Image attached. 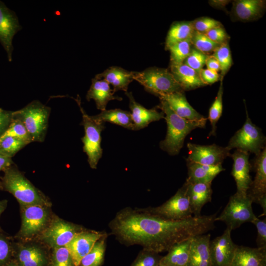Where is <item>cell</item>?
I'll return each mask as SVG.
<instances>
[{
    "instance_id": "obj_34",
    "label": "cell",
    "mask_w": 266,
    "mask_h": 266,
    "mask_svg": "<svg viewBox=\"0 0 266 266\" xmlns=\"http://www.w3.org/2000/svg\"><path fill=\"white\" fill-rule=\"evenodd\" d=\"M210 55L218 62L220 66L221 78L223 79L233 64L229 42L221 44Z\"/></svg>"
},
{
    "instance_id": "obj_30",
    "label": "cell",
    "mask_w": 266,
    "mask_h": 266,
    "mask_svg": "<svg viewBox=\"0 0 266 266\" xmlns=\"http://www.w3.org/2000/svg\"><path fill=\"white\" fill-rule=\"evenodd\" d=\"M97 121L109 122L122 126L125 128L134 130V125L132 119L131 112L117 108L105 110L96 115L92 116Z\"/></svg>"
},
{
    "instance_id": "obj_53",
    "label": "cell",
    "mask_w": 266,
    "mask_h": 266,
    "mask_svg": "<svg viewBox=\"0 0 266 266\" xmlns=\"http://www.w3.org/2000/svg\"><path fill=\"white\" fill-rule=\"evenodd\" d=\"M0 190H2V186L1 184V181H0Z\"/></svg>"
},
{
    "instance_id": "obj_45",
    "label": "cell",
    "mask_w": 266,
    "mask_h": 266,
    "mask_svg": "<svg viewBox=\"0 0 266 266\" xmlns=\"http://www.w3.org/2000/svg\"><path fill=\"white\" fill-rule=\"evenodd\" d=\"M257 230L256 243L258 247L266 246V220H260L258 218L251 222Z\"/></svg>"
},
{
    "instance_id": "obj_46",
    "label": "cell",
    "mask_w": 266,
    "mask_h": 266,
    "mask_svg": "<svg viewBox=\"0 0 266 266\" xmlns=\"http://www.w3.org/2000/svg\"><path fill=\"white\" fill-rule=\"evenodd\" d=\"M199 74L202 81L205 85L214 83L221 78L220 75L217 72L208 69H201Z\"/></svg>"
},
{
    "instance_id": "obj_1",
    "label": "cell",
    "mask_w": 266,
    "mask_h": 266,
    "mask_svg": "<svg viewBox=\"0 0 266 266\" xmlns=\"http://www.w3.org/2000/svg\"><path fill=\"white\" fill-rule=\"evenodd\" d=\"M217 213L179 220L166 219L145 208L126 207L109 224L112 233L125 245H139L157 253L214 228Z\"/></svg>"
},
{
    "instance_id": "obj_31",
    "label": "cell",
    "mask_w": 266,
    "mask_h": 266,
    "mask_svg": "<svg viewBox=\"0 0 266 266\" xmlns=\"http://www.w3.org/2000/svg\"><path fill=\"white\" fill-rule=\"evenodd\" d=\"M194 31L192 22H173L166 35L165 49L167 50L173 44L191 38Z\"/></svg>"
},
{
    "instance_id": "obj_5",
    "label": "cell",
    "mask_w": 266,
    "mask_h": 266,
    "mask_svg": "<svg viewBox=\"0 0 266 266\" xmlns=\"http://www.w3.org/2000/svg\"><path fill=\"white\" fill-rule=\"evenodd\" d=\"M132 73L133 80L143 86L146 91L158 97L174 92H184L169 69L151 67Z\"/></svg>"
},
{
    "instance_id": "obj_48",
    "label": "cell",
    "mask_w": 266,
    "mask_h": 266,
    "mask_svg": "<svg viewBox=\"0 0 266 266\" xmlns=\"http://www.w3.org/2000/svg\"><path fill=\"white\" fill-rule=\"evenodd\" d=\"M205 65L207 66V69L215 71L218 72L220 70V65L217 60L211 55H208L206 61Z\"/></svg>"
},
{
    "instance_id": "obj_17",
    "label": "cell",
    "mask_w": 266,
    "mask_h": 266,
    "mask_svg": "<svg viewBox=\"0 0 266 266\" xmlns=\"http://www.w3.org/2000/svg\"><path fill=\"white\" fill-rule=\"evenodd\" d=\"M106 235L105 233L86 230L76 234L66 246L75 266H79L81 259L91 251L96 242Z\"/></svg>"
},
{
    "instance_id": "obj_50",
    "label": "cell",
    "mask_w": 266,
    "mask_h": 266,
    "mask_svg": "<svg viewBox=\"0 0 266 266\" xmlns=\"http://www.w3.org/2000/svg\"><path fill=\"white\" fill-rule=\"evenodd\" d=\"M230 0H210L209 4L213 7L219 9H225L226 5L228 4Z\"/></svg>"
},
{
    "instance_id": "obj_44",
    "label": "cell",
    "mask_w": 266,
    "mask_h": 266,
    "mask_svg": "<svg viewBox=\"0 0 266 266\" xmlns=\"http://www.w3.org/2000/svg\"><path fill=\"white\" fill-rule=\"evenodd\" d=\"M205 34L212 41L219 44L229 42L230 39V36L223 26L213 28Z\"/></svg>"
},
{
    "instance_id": "obj_7",
    "label": "cell",
    "mask_w": 266,
    "mask_h": 266,
    "mask_svg": "<svg viewBox=\"0 0 266 266\" xmlns=\"http://www.w3.org/2000/svg\"><path fill=\"white\" fill-rule=\"evenodd\" d=\"M246 119L242 127L230 139L226 146L241 150L255 155L258 154L266 147V137L261 129L252 123L245 105Z\"/></svg>"
},
{
    "instance_id": "obj_35",
    "label": "cell",
    "mask_w": 266,
    "mask_h": 266,
    "mask_svg": "<svg viewBox=\"0 0 266 266\" xmlns=\"http://www.w3.org/2000/svg\"><path fill=\"white\" fill-rule=\"evenodd\" d=\"M192 45L201 52L210 55L221 44L213 42L205 34L194 30L191 37Z\"/></svg>"
},
{
    "instance_id": "obj_23",
    "label": "cell",
    "mask_w": 266,
    "mask_h": 266,
    "mask_svg": "<svg viewBox=\"0 0 266 266\" xmlns=\"http://www.w3.org/2000/svg\"><path fill=\"white\" fill-rule=\"evenodd\" d=\"M230 266H266V246L237 245Z\"/></svg>"
},
{
    "instance_id": "obj_27",
    "label": "cell",
    "mask_w": 266,
    "mask_h": 266,
    "mask_svg": "<svg viewBox=\"0 0 266 266\" xmlns=\"http://www.w3.org/2000/svg\"><path fill=\"white\" fill-rule=\"evenodd\" d=\"M95 76L112 85L114 93L119 90L127 92L129 85L133 80L132 71L116 66H111Z\"/></svg>"
},
{
    "instance_id": "obj_20",
    "label": "cell",
    "mask_w": 266,
    "mask_h": 266,
    "mask_svg": "<svg viewBox=\"0 0 266 266\" xmlns=\"http://www.w3.org/2000/svg\"><path fill=\"white\" fill-rule=\"evenodd\" d=\"M13 256L20 266H48L49 259L46 252L36 245H19L13 250Z\"/></svg>"
},
{
    "instance_id": "obj_9",
    "label": "cell",
    "mask_w": 266,
    "mask_h": 266,
    "mask_svg": "<svg viewBox=\"0 0 266 266\" xmlns=\"http://www.w3.org/2000/svg\"><path fill=\"white\" fill-rule=\"evenodd\" d=\"M145 209L152 214L171 220H182L193 216L185 183L174 196L162 205Z\"/></svg>"
},
{
    "instance_id": "obj_15",
    "label": "cell",
    "mask_w": 266,
    "mask_h": 266,
    "mask_svg": "<svg viewBox=\"0 0 266 266\" xmlns=\"http://www.w3.org/2000/svg\"><path fill=\"white\" fill-rule=\"evenodd\" d=\"M231 231L227 228L222 235L210 241L209 249L212 266H230L237 246L232 239Z\"/></svg>"
},
{
    "instance_id": "obj_3",
    "label": "cell",
    "mask_w": 266,
    "mask_h": 266,
    "mask_svg": "<svg viewBox=\"0 0 266 266\" xmlns=\"http://www.w3.org/2000/svg\"><path fill=\"white\" fill-rule=\"evenodd\" d=\"M3 172L2 190L11 194L21 205L50 206V203L45 197L25 177L14 163Z\"/></svg>"
},
{
    "instance_id": "obj_29",
    "label": "cell",
    "mask_w": 266,
    "mask_h": 266,
    "mask_svg": "<svg viewBox=\"0 0 266 266\" xmlns=\"http://www.w3.org/2000/svg\"><path fill=\"white\" fill-rule=\"evenodd\" d=\"M191 239H188L173 246L167 254L162 257L159 266H187Z\"/></svg>"
},
{
    "instance_id": "obj_37",
    "label": "cell",
    "mask_w": 266,
    "mask_h": 266,
    "mask_svg": "<svg viewBox=\"0 0 266 266\" xmlns=\"http://www.w3.org/2000/svg\"><path fill=\"white\" fill-rule=\"evenodd\" d=\"M28 144L15 137L3 135L0 137V153L12 158L18 151Z\"/></svg>"
},
{
    "instance_id": "obj_14",
    "label": "cell",
    "mask_w": 266,
    "mask_h": 266,
    "mask_svg": "<svg viewBox=\"0 0 266 266\" xmlns=\"http://www.w3.org/2000/svg\"><path fill=\"white\" fill-rule=\"evenodd\" d=\"M22 27L15 13L0 1V42L6 52L9 62L12 60V40Z\"/></svg>"
},
{
    "instance_id": "obj_16",
    "label": "cell",
    "mask_w": 266,
    "mask_h": 266,
    "mask_svg": "<svg viewBox=\"0 0 266 266\" xmlns=\"http://www.w3.org/2000/svg\"><path fill=\"white\" fill-rule=\"evenodd\" d=\"M249 155L250 153L237 149L230 155L233 161L231 174L236 183L235 193L243 196H247L252 181L250 175L252 166Z\"/></svg>"
},
{
    "instance_id": "obj_28",
    "label": "cell",
    "mask_w": 266,
    "mask_h": 266,
    "mask_svg": "<svg viewBox=\"0 0 266 266\" xmlns=\"http://www.w3.org/2000/svg\"><path fill=\"white\" fill-rule=\"evenodd\" d=\"M189 182H202L212 183L214 178L221 172L225 170L222 165L208 166L186 161Z\"/></svg>"
},
{
    "instance_id": "obj_42",
    "label": "cell",
    "mask_w": 266,
    "mask_h": 266,
    "mask_svg": "<svg viewBox=\"0 0 266 266\" xmlns=\"http://www.w3.org/2000/svg\"><path fill=\"white\" fill-rule=\"evenodd\" d=\"M191 22L194 30L204 34L213 28L223 26L219 21L206 17H200Z\"/></svg>"
},
{
    "instance_id": "obj_41",
    "label": "cell",
    "mask_w": 266,
    "mask_h": 266,
    "mask_svg": "<svg viewBox=\"0 0 266 266\" xmlns=\"http://www.w3.org/2000/svg\"><path fill=\"white\" fill-rule=\"evenodd\" d=\"M208 56V55L201 52L192 46L189 55L183 63L199 73Z\"/></svg>"
},
{
    "instance_id": "obj_52",
    "label": "cell",
    "mask_w": 266,
    "mask_h": 266,
    "mask_svg": "<svg viewBox=\"0 0 266 266\" xmlns=\"http://www.w3.org/2000/svg\"><path fill=\"white\" fill-rule=\"evenodd\" d=\"M3 266H20L13 259Z\"/></svg>"
},
{
    "instance_id": "obj_8",
    "label": "cell",
    "mask_w": 266,
    "mask_h": 266,
    "mask_svg": "<svg viewBox=\"0 0 266 266\" xmlns=\"http://www.w3.org/2000/svg\"><path fill=\"white\" fill-rule=\"evenodd\" d=\"M252 203L247 196L235 193L230 198L227 205L215 220L225 222L232 231L244 223H251L257 218L253 213Z\"/></svg>"
},
{
    "instance_id": "obj_2",
    "label": "cell",
    "mask_w": 266,
    "mask_h": 266,
    "mask_svg": "<svg viewBox=\"0 0 266 266\" xmlns=\"http://www.w3.org/2000/svg\"><path fill=\"white\" fill-rule=\"evenodd\" d=\"M162 110L167 124V132L165 138L160 143L161 149L170 155H176L182 148L185 138L193 130L204 128L207 121H192L177 115L166 101L160 100L156 107Z\"/></svg>"
},
{
    "instance_id": "obj_21",
    "label": "cell",
    "mask_w": 266,
    "mask_h": 266,
    "mask_svg": "<svg viewBox=\"0 0 266 266\" xmlns=\"http://www.w3.org/2000/svg\"><path fill=\"white\" fill-rule=\"evenodd\" d=\"M129 100V107L134 125V130H138L147 127L150 123L164 118V113L157 108L147 109L136 102L132 92H125Z\"/></svg>"
},
{
    "instance_id": "obj_25",
    "label": "cell",
    "mask_w": 266,
    "mask_h": 266,
    "mask_svg": "<svg viewBox=\"0 0 266 266\" xmlns=\"http://www.w3.org/2000/svg\"><path fill=\"white\" fill-rule=\"evenodd\" d=\"M188 195L194 216H200L203 206L211 200V184L202 182H189L186 181Z\"/></svg>"
},
{
    "instance_id": "obj_4",
    "label": "cell",
    "mask_w": 266,
    "mask_h": 266,
    "mask_svg": "<svg viewBox=\"0 0 266 266\" xmlns=\"http://www.w3.org/2000/svg\"><path fill=\"white\" fill-rule=\"evenodd\" d=\"M51 109L38 100H33L22 109L13 111V117L20 120L32 142L44 141L47 133Z\"/></svg>"
},
{
    "instance_id": "obj_43",
    "label": "cell",
    "mask_w": 266,
    "mask_h": 266,
    "mask_svg": "<svg viewBox=\"0 0 266 266\" xmlns=\"http://www.w3.org/2000/svg\"><path fill=\"white\" fill-rule=\"evenodd\" d=\"M13 247L9 239L0 233V266H3L12 259Z\"/></svg>"
},
{
    "instance_id": "obj_33",
    "label": "cell",
    "mask_w": 266,
    "mask_h": 266,
    "mask_svg": "<svg viewBox=\"0 0 266 266\" xmlns=\"http://www.w3.org/2000/svg\"><path fill=\"white\" fill-rule=\"evenodd\" d=\"M223 80L220 79V85L215 99L212 104L208 113V118L211 126V130L208 135L215 136L217 129V123L221 117L223 110Z\"/></svg>"
},
{
    "instance_id": "obj_32",
    "label": "cell",
    "mask_w": 266,
    "mask_h": 266,
    "mask_svg": "<svg viewBox=\"0 0 266 266\" xmlns=\"http://www.w3.org/2000/svg\"><path fill=\"white\" fill-rule=\"evenodd\" d=\"M107 235L96 242L91 251L80 261L79 266H101L104 259Z\"/></svg>"
},
{
    "instance_id": "obj_6",
    "label": "cell",
    "mask_w": 266,
    "mask_h": 266,
    "mask_svg": "<svg viewBox=\"0 0 266 266\" xmlns=\"http://www.w3.org/2000/svg\"><path fill=\"white\" fill-rule=\"evenodd\" d=\"M80 108L85 134L81 138L83 143V151L88 157V162L92 169H96L100 159L102 155L101 147V133L104 129V123L95 120L92 116L88 115L81 106L79 96L75 99Z\"/></svg>"
},
{
    "instance_id": "obj_13",
    "label": "cell",
    "mask_w": 266,
    "mask_h": 266,
    "mask_svg": "<svg viewBox=\"0 0 266 266\" xmlns=\"http://www.w3.org/2000/svg\"><path fill=\"white\" fill-rule=\"evenodd\" d=\"M188 156L186 161L208 166L222 165L225 158L230 156V150L226 146L215 144L201 145L188 143Z\"/></svg>"
},
{
    "instance_id": "obj_22",
    "label": "cell",
    "mask_w": 266,
    "mask_h": 266,
    "mask_svg": "<svg viewBox=\"0 0 266 266\" xmlns=\"http://www.w3.org/2000/svg\"><path fill=\"white\" fill-rule=\"evenodd\" d=\"M210 239V234H200L191 238L187 266H212Z\"/></svg>"
},
{
    "instance_id": "obj_18",
    "label": "cell",
    "mask_w": 266,
    "mask_h": 266,
    "mask_svg": "<svg viewBox=\"0 0 266 266\" xmlns=\"http://www.w3.org/2000/svg\"><path fill=\"white\" fill-rule=\"evenodd\" d=\"M265 9V0H236L233 2L230 15L232 21L250 22L262 17Z\"/></svg>"
},
{
    "instance_id": "obj_49",
    "label": "cell",
    "mask_w": 266,
    "mask_h": 266,
    "mask_svg": "<svg viewBox=\"0 0 266 266\" xmlns=\"http://www.w3.org/2000/svg\"><path fill=\"white\" fill-rule=\"evenodd\" d=\"M13 164L12 158L0 153V171H5Z\"/></svg>"
},
{
    "instance_id": "obj_36",
    "label": "cell",
    "mask_w": 266,
    "mask_h": 266,
    "mask_svg": "<svg viewBox=\"0 0 266 266\" xmlns=\"http://www.w3.org/2000/svg\"><path fill=\"white\" fill-rule=\"evenodd\" d=\"M192 45L191 38L176 43L167 50L170 52V64H180L183 63L189 55Z\"/></svg>"
},
{
    "instance_id": "obj_47",
    "label": "cell",
    "mask_w": 266,
    "mask_h": 266,
    "mask_svg": "<svg viewBox=\"0 0 266 266\" xmlns=\"http://www.w3.org/2000/svg\"><path fill=\"white\" fill-rule=\"evenodd\" d=\"M13 111L0 108V137L7 129L13 118Z\"/></svg>"
},
{
    "instance_id": "obj_51",
    "label": "cell",
    "mask_w": 266,
    "mask_h": 266,
    "mask_svg": "<svg viewBox=\"0 0 266 266\" xmlns=\"http://www.w3.org/2000/svg\"><path fill=\"white\" fill-rule=\"evenodd\" d=\"M7 204V200H0V216L2 213L6 209Z\"/></svg>"
},
{
    "instance_id": "obj_12",
    "label": "cell",
    "mask_w": 266,
    "mask_h": 266,
    "mask_svg": "<svg viewBox=\"0 0 266 266\" xmlns=\"http://www.w3.org/2000/svg\"><path fill=\"white\" fill-rule=\"evenodd\" d=\"M252 167L256 174L252 181L247 196L253 202L260 204L263 209V215L266 213V147L255 155Z\"/></svg>"
},
{
    "instance_id": "obj_40",
    "label": "cell",
    "mask_w": 266,
    "mask_h": 266,
    "mask_svg": "<svg viewBox=\"0 0 266 266\" xmlns=\"http://www.w3.org/2000/svg\"><path fill=\"white\" fill-rule=\"evenodd\" d=\"M162 257L159 253L142 249L131 266H159Z\"/></svg>"
},
{
    "instance_id": "obj_24",
    "label": "cell",
    "mask_w": 266,
    "mask_h": 266,
    "mask_svg": "<svg viewBox=\"0 0 266 266\" xmlns=\"http://www.w3.org/2000/svg\"><path fill=\"white\" fill-rule=\"evenodd\" d=\"M114 92L110 85L104 79L96 76L92 80V84L87 92L86 99L88 101L93 100L97 109L101 111L106 110L108 102L112 100L119 101L122 98L114 95Z\"/></svg>"
},
{
    "instance_id": "obj_10",
    "label": "cell",
    "mask_w": 266,
    "mask_h": 266,
    "mask_svg": "<svg viewBox=\"0 0 266 266\" xmlns=\"http://www.w3.org/2000/svg\"><path fill=\"white\" fill-rule=\"evenodd\" d=\"M21 226L19 235L30 238L43 231L49 218L48 206L41 205H21Z\"/></svg>"
},
{
    "instance_id": "obj_19",
    "label": "cell",
    "mask_w": 266,
    "mask_h": 266,
    "mask_svg": "<svg viewBox=\"0 0 266 266\" xmlns=\"http://www.w3.org/2000/svg\"><path fill=\"white\" fill-rule=\"evenodd\" d=\"M165 100L179 116L192 121H207V118L197 112L188 102L184 92H178L159 97Z\"/></svg>"
},
{
    "instance_id": "obj_26",
    "label": "cell",
    "mask_w": 266,
    "mask_h": 266,
    "mask_svg": "<svg viewBox=\"0 0 266 266\" xmlns=\"http://www.w3.org/2000/svg\"><path fill=\"white\" fill-rule=\"evenodd\" d=\"M169 68V70L184 91L205 86L200 74L183 63L170 64Z\"/></svg>"
},
{
    "instance_id": "obj_11",
    "label": "cell",
    "mask_w": 266,
    "mask_h": 266,
    "mask_svg": "<svg viewBox=\"0 0 266 266\" xmlns=\"http://www.w3.org/2000/svg\"><path fill=\"white\" fill-rule=\"evenodd\" d=\"M82 230L77 225L56 218L42 231L41 239L52 249L65 247Z\"/></svg>"
},
{
    "instance_id": "obj_39",
    "label": "cell",
    "mask_w": 266,
    "mask_h": 266,
    "mask_svg": "<svg viewBox=\"0 0 266 266\" xmlns=\"http://www.w3.org/2000/svg\"><path fill=\"white\" fill-rule=\"evenodd\" d=\"M3 135H9L17 138L27 144L32 142L31 138L23 123L13 117L12 121Z\"/></svg>"
},
{
    "instance_id": "obj_38",
    "label": "cell",
    "mask_w": 266,
    "mask_h": 266,
    "mask_svg": "<svg viewBox=\"0 0 266 266\" xmlns=\"http://www.w3.org/2000/svg\"><path fill=\"white\" fill-rule=\"evenodd\" d=\"M48 266H75L66 246L53 249Z\"/></svg>"
}]
</instances>
